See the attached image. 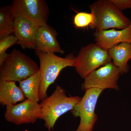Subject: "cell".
<instances>
[{
	"instance_id": "obj_1",
	"label": "cell",
	"mask_w": 131,
	"mask_h": 131,
	"mask_svg": "<svg viewBox=\"0 0 131 131\" xmlns=\"http://www.w3.org/2000/svg\"><path fill=\"white\" fill-rule=\"evenodd\" d=\"M81 98L79 96H67L63 88L57 85L51 95L41 101L39 119L43 120L48 131H52L59 118L73 110Z\"/></svg>"
},
{
	"instance_id": "obj_12",
	"label": "cell",
	"mask_w": 131,
	"mask_h": 131,
	"mask_svg": "<svg viewBox=\"0 0 131 131\" xmlns=\"http://www.w3.org/2000/svg\"><path fill=\"white\" fill-rule=\"evenodd\" d=\"M56 31L48 25L38 28L36 38V51L46 53H64L57 38Z\"/></svg>"
},
{
	"instance_id": "obj_13",
	"label": "cell",
	"mask_w": 131,
	"mask_h": 131,
	"mask_svg": "<svg viewBox=\"0 0 131 131\" xmlns=\"http://www.w3.org/2000/svg\"><path fill=\"white\" fill-rule=\"evenodd\" d=\"M26 96L15 82L0 80V103L2 106L14 105L25 100Z\"/></svg>"
},
{
	"instance_id": "obj_7",
	"label": "cell",
	"mask_w": 131,
	"mask_h": 131,
	"mask_svg": "<svg viewBox=\"0 0 131 131\" xmlns=\"http://www.w3.org/2000/svg\"><path fill=\"white\" fill-rule=\"evenodd\" d=\"M11 7L14 18L25 17L38 28L47 25L49 10L44 0H14Z\"/></svg>"
},
{
	"instance_id": "obj_18",
	"label": "cell",
	"mask_w": 131,
	"mask_h": 131,
	"mask_svg": "<svg viewBox=\"0 0 131 131\" xmlns=\"http://www.w3.org/2000/svg\"><path fill=\"white\" fill-rule=\"evenodd\" d=\"M18 39L14 34L8 35L0 39V56L6 54L9 47L18 44Z\"/></svg>"
},
{
	"instance_id": "obj_4",
	"label": "cell",
	"mask_w": 131,
	"mask_h": 131,
	"mask_svg": "<svg viewBox=\"0 0 131 131\" xmlns=\"http://www.w3.org/2000/svg\"><path fill=\"white\" fill-rule=\"evenodd\" d=\"M37 64L27 55L14 49L0 66V80L22 81L39 71Z\"/></svg>"
},
{
	"instance_id": "obj_19",
	"label": "cell",
	"mask_w": 131,
	"mask_h": 131,
	"mask_svg": "<svg viewBox=\"0 0 131 131\" xmlns=\"http://www.w3.org/2000/svg\"><path fill=\"white\" fill-rule=\"evenodd\" d=\"M110 2L119 10L131 9V0H110Z\"/></svg>"
},
{
	"instance_id": "obj_9",
	"label": "cell",
	"mask_w": 131,
	"mask_h": 131,
	"mask_svg": "<svg viewBox=\"0 0 131 131\" xmlns=\"http://www.w3.org/2000/svg\"><path fill=\"white\" fill-rule=\"evenodd\" d=\"M40 111L37 102L27 99L19 104L6 106L5 117L8 122L16 125L33 124L39 118Z\"/></svg>"
},
{
	"instance_id": "obj_6",
	"label": "cell",
	"mask_w": 131,
	"mask_h": 131,
	"mask_svg": "<svg viewBox=\"0 0 131 131\" xmlns=\"http://www.w3.org/2000/svg\"><path fill=\"white\" fill-rule=\"evenodd\" d=\"M103 91L95 88L85 90L84 96L70 111L74 117L80 118V124L76 131H93L98 120L95 107Z\"/></svg>"
},
{
	"instance_id": "obj_16",
	"label": "cell",
	"mask_w": 131,
	"mask_h": 131,
	"mask_svg": "<svg viewBox=\"0 0 131 131\" xmlns=\"http://www.w3.org/2000/svg\"><path fill=\"white\" fill-rule=\"evenodd\" d=\"M15 18L11 6L0 8V39L6 36L14 34Z\"/></svg>"
},
{
	"instance_id": "obj_15",
	"label": "cell",
	"mask_w": 131,
	"mask_h": 131,
	"mask_svg": "<svg viewBox=\"0 0 131 131\" xmlns=\"http://www.w3.org/2000/svg\"><path fill=\"white\" fill-rule=\"evenodd\" d=\"M40 83V75L39 71L19 82V88L27 99L38 102Z\"/></svg>"
},
{
	"instance_id": "obj_10",
	"label": "cell",
	"mask_w": 131,
	"mask_h": 131,
	"mask_svg": "<svg viewBox=\"0 0 131 131\" xmlns=\"http://www.w3.org/2000/svg\"><path fill=\"white\" fill-rule=\"evenodd\" d=\"M38 28L25 17L18 15L15 18L14 34L23 49L35 50Z\"/></svg>"
},
{
	"instance_id": "obj_14",
	"label": "cell",
	"mask_w": 131,
	"mask_h": 131,
	"mask_svg": "<svg viewBox=\"0 0 131 131\" xmlns=\"http://www.w3.org/2000/svg\"><path fill=\"white\" fill-rule=\"evenodd\" d=\"M108 51L112 62L119 69L121 75L128 73V61L131 59V43H121L113 46Z\"/></svg>"
},
{
	"instance_id": "obj_5",
	"label": "cell",
	"mask_w": 131,
	"mask_h": 131,
	"mask_svg": "<svg viewBox=\"0 0 131 131\" xmlns=\"http://www.w3.org/2000/svg\"><path fill=\"white\" fill-rule=\"evenodd\" d=\"M112 61L107 50L96 43H91L81 48L75 57L73 67L77 74L84 79L99 67Z\"/></svg>"
},
{
	"instance_id": "obj_3",
	"label": "cell",
	"mask_w": 131,
	"mask_h": 131,
	"mask_svg": "<svg viewBox=\"0 0 131 131\" xmlns=\"http://www.w3.org/2000/svg\"><path fill=\"white\" fill-rule=\"evenodd\" d=\"M89 8L94 16L91 27L95 31L111 28L121 30L128 27L131 24V20L110 0H98L89 5Z\"/></svg>"
},
{
	"instance_id": "obj_2",
	"label": "cell",
	"mask_w": 131,
	"mask_h": 131,
	"mask_svg": "<svg viewBox=\"0 0 131 131\" xmlns=\"http://www.w3.org/2000/svg\"><path fill=\"white\" fill-rule=\"evenodd\" d=\"M40 62L39 71L40 75L39 101L47 98V90L54 83L61 71L65 68L74 66L75 57L69 54L64 58L54 53L36 51Z\"/></svg>"
},
{
	"instance_id": "obj_11",
	"label": "cell",
	"mask_w": 131,
	"mask_h": 131,
	"mask_svg": "<svg viewBox=\"0 0 131 131\" xmlns=\"http://www.w3.org/2000/svg\"><path fill=\"white\" fill-rule=\"evenodd\" d=\"M94 37L96 43L106 50L122 43H131V24L127 28L120 30L95 31Z\"/></svg>"
},
{
	"instance_id": "obj_17",
	"label": "cell",
	"mask_w": 131,
	"mask_h": 131,
	"mask_svg": "<svg viewBox=\"0 0 131 131\" xmlns=\"http://www.w3.org/2000/svg\"><path fill=\"white\" fill-rule=\"evenodd\" d=\"M94 16L91 13L80 12L75 15L73 19L74 25L77 28H86L91 26L93 23Z\"/></svg>"
},
{
	"instance_id": "obj_8",
	"label": "cell",
	"mask_w": 131,
	"mask_h": 131,
	"mask_svg": "<svg viewBox=\"0 0 131 131\" xmlns=\"http://www.w3.org/2000/svg\"><path fill=\"white\" fill-rule=\"evenodd\" d=\"M121 75L118 68L110 62L90 74L84 79L81 89L84 91L95 88L104 90L112 89L119 90L118 81Z\"/></svg>"
}]
</instances>
